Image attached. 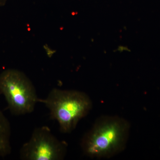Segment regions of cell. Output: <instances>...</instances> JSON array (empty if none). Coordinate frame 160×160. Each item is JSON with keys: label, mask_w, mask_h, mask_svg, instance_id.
<instances>
[{"label": "cell", "mask_w": 160, "mask_h": 160, "mask_svg": "<svg viewBox=\"0 0 160 160\" xmlns=\"http://www.w3.org/2000/svg\"><path fill=\"white\" fill-rule=\"evenodd\" d=\"M0 92L5 96L11 113L15 115L31 113L40 101L30 80L15 69H7L0 74Z\"/></svg>", "instance_id": "3"}, {"label": "cell", "mask_w": 160, "mask_h": 160, "mask_svg": "<svg viewBox=\"0 0 160 160\" xmlns=\"http://www.w3.org/2000/svg\"><path fill=\"white\" fill-rule=\"evenodd\" d=\"M130 124L123 118L103 116L82 139L84 154L92 158H109L124 151L130 132Z\"/></svg>", "instance_id": "1"}, {"label": "cell", "mask_w": 160, "mask_h": 160, "mask_svg": "<svg viewBox=\"0 0 160 160\" xmlns=\"http://www.w3.org/2000/svg\"><path fill=\"white\" fill-rule=\"evenodd\" d=\"M67 151V143L58 139L45 126L34 129L30 139L21 148L20 155L24 160H62Z\"/></svg>", "instance_id": "4"}, {"label": "cell", "mask_w": 160, "mask_h": 160, "mask_svg": "<svg viewBox=\"0 0 160 160\" xmlns=\"http://www.w3.org/2000/svg\"><path fill=\"white\" fill-rule=\"evenodd\" d=\"M49 109L52 118L56 120L60 131L72 132L79 122L89 113L92 102L83 92L54 89L45 99H40Z\"/></svg>", "instance_id": "2"}, {"label": "cell", "mask_w": 160, "mask_h": 160, "mask_svg": "<svg viewBox=\"0 0 160 160\" xmlns=\"http://www.w3.org/2000/svg\"><path fill=\"white\" fill-rule=\"evenodd\" d=\"M10 136V124L0 109V157H5L11 152Z\"/></svg>", "instance_id": "5"}]
</instances>
